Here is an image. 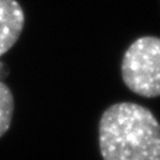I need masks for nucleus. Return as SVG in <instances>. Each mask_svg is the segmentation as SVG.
Returning a JSON list of instances; mask_svg holds the SVG:
<instances>
[{
    "instance_id": "1",
    "label": "nucleus",
    "mask_w": 160,
    "mask_h": 160,
    "mask_svg": "<svg viewBox=\"0 0 160 160\" xmlns=\"http://www.w3.org/2000/svg\"><path fill=\"white\" fill-rule=\"evenodd\" d=\"M98 145L103 160H160V123L141 104L114 103L100 119Z\"/></svg>"
},
{
    "instance_id": "4",
    "label": "nucleus",
    "mask_w": 160,
    "mask_h": 160,
    "mask_svg": "<svg viewBox=\"0 0 160 160\" xmlns=\"http://www.w3.org/2000/svg\"><path fill=\"white\" fill-rule=\"evenodd\" d=\"M14 112V100L11 89L0 82V138L11 127Z\"/></svg>"
},
{
    "instance_id": "3",
    "label": "nucleus",
    "mask_w": 160,
    "mask_h": 160,
    "mask_svg": "<svg viewBox=\"0 0 160 160\" xmlns=\"http://www.w3.org/2000/svg\"><path fill=\"white\" fill-rule=\"evenodd\" d=\"M24 24V10L17 0H0V57L17 43Z\"/></svg>"
},
{
    "instance_id": "2",
    "label": "nucleus",
    "mask_w": 160,
    "mask_h": 160,
    "mask_svg": "<svg viewBox=\"0 0 160 160\" xmlns=\"http://www.w3.org/2000/svg\"><path fill=\"white\" fill-rule=\"evenodd\" d=\"M126 87L142 97L160 96V38L143 36L128 46L121 62Z\"/></svg>"
}]
</instances>
